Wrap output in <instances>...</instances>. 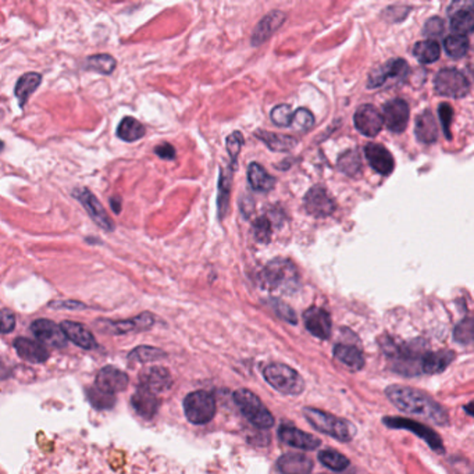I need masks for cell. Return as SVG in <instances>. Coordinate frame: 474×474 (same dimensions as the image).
Returning a JSON list of instances; mask_svg holds the SVG:
<instances>
[{"instance_id":"1","label":"cell","mask_w":474,"mask_h":474,"mask_svg":"<svg viewBox=\"0 0 474 474\" xmlns=\"http://www.w3.org/2000/svg\"><path fill=\"white\" fill-rule=\"evenodd\" d=\"M388 399L399 409L411 416H420L434 424L445 426L449 421L448 413L427 394L402 385H391L385 389Z\"/></svg>"},{"instance_id":"2","label":"cell","mask_w":474,"mask_h":474,"mask_svg":"<svg viewBox=\"0 0 474 474\" xmlns=\"http://www.w3.org/2000/svg\"><path fill=\"white\" fill-rule=\"evenodd\" d=\"M262 285L270 291L292 293L299 286V276L295 264L286 259L271 260L262 271Z\"/></svg>"},{"instance_id":"3","label":"cell","mask_w":474,"mask_h":474,"mask_svg":"<svg viewBox=\"0 0 474 474\" xmlns=\"http://www.w3.org/2000/svg\"><path fill=\"white\" fill-rule=\"evenodd\" d=\"M303 414L306 420L318 431L334 437L338 441L348 443L355 436V427L343 419H338L330 413L318 411L315 408H305Z\"/></svg>"},{"instance_id":"4","label":"cell","mask_w":474,"mask_h":474,"mask_svg":"<svg viewBox=\"0 0 474 474\" xmlns=\"http://www.w3.org/2000/svg\"><path fill=\"white\" fill-rule=\"evenodd\" d=\"M263 376L266 381L284 395H299L305 389V379L284 363H270L264 367Z\"/></svg>"},{"instance_id":"5","label":"cell","mask_w":474,"mask_h":474,"mask_svg":"<svg viewBox=\"0 0 474 474\" xmlns=\"http://www.w3.org/2000/svg\"><path fill=\"white\" fill-rule=\"evenodd\" d=\"M234 401L241 413L252 423L254 427L269 430L274 426V417L270 411L262 404L259 397L252 391L241 388L234 394Z\"/></svg>"},{"instance_id":"6","label":"cell","mask_w":474,"mask_h":474,"mask_svg":"<svg viewBox=\"0 0 474 474\" xmlns=\"http://www.w3.org/2000/svg\"><path fill=\"white\" fill-rule=\"evenodd\" d=\"M216 399L208 391H195L184 399V413L192 424H206L216 414Z\"/></svg>"},{"instance_id":"7","label":"cell","mask_w":474,"mask_h":474,"mask_svg":"<svg viewBox=\"0 0 474 474\" xmlns=\"http://www.w3.org/2000/svg\"><path fill=\"white\" fill-rule=\"evenodd\" d=\"M437 94L446 97L460 99L469 95L470 82L463 72L455 68H443L437 72L434 80Z\"/></svg>"},{"instance_id":"8","label":"cell","mask_w":474,"mask_h":474,"mask_svg":"<svg viewBox=\"0 0 474 474\" xmlns=\"http://www.w3.org/2000/svg\"><path fill=\"white\" fill-rule=\"evenodd\" d=\"M74 196L80 200V203L84 206V209L88 212L90 217L103 230L112 232L114 231V222L110 219V216L107 215V212L104 210V208L100 205V202L97 200L95 195L91 190L87 188H81V190H74Z\"/></svg>"},{"instance_id":"9","label":"cell","mask_w":474,"mask_h":474,"mask_svg":"<svg viewBox=\"0 0 474 474\" xmlns=\"http://www.w3.org/2000/svg\"><path fill=\"white\" fill-rule=\"evenodd\" d=\"M384 424H387L391 429H402V430H409L411 433H414L416 436H419L420 438H423L426 443H429L434 451L437 452H443V445L440 436L427 429L426 426L413 421L411 419H399V417H385L384 419Z\"/></svg>"},{"instance_id":"10","label":"cell","mask_w":474,"mask_h":474,"mask_svg":"<svg viewBox=\"0 0 474 474\" xmlns=\"http://www.w3.org/2000/svg\"><path fill=\"white\" fill-rule=\"evenodd\" d=\"M448 16L451 18V30L456 35L466 36L473 32V4L470 1H455L448 9Z\"/></svg>"},{"instance_id":"11","label":"cell","mask_w":474,"mask_h":474,"mask_svg":"<svg viewBox=\"0 0 474 474\" xmlns=\"http://www.w3.org/2000/svg\"><path fill=\"white\" fill-rule=\"evenodd\" d=\"M382 122L392 132L401 134L406 129L409 122V106L402 99H394L384 104Z\"/></svg>"},{"instance_id":"12","label":"cell","mask_w":474,"mask_h":474,"mask_svg":"<svg viewBox=\"0 0 474 474\" xmlns=\"http://www.w3.org/2000/svg\"><path fill=\"white\" fill-rule=\"evenodd\" d=\"M408 74H409V64L406 63L404 59H392L388 63L384 64L382 67L372 71L367 87L379 88L391 78L404 81L406 80Z\"/></svg>"},{"instance_id":"13","label":"cell","mask_w":474,"mask_h":474,"mask_svg":"<svg viewBox=\"0 0 474 474\" xmlns=\"http://www.w3.org/2000/svg\"><path fill=\"white\" fill-rule=\"evenodd\" d=\"M355 126L366 136H376L384 126L382 116L379 110L372 104H362L355 112Z\"/></svg>"},{"instance_id":"14","label":"cell","mask_w":474,"mask_h":474,"mask_svg":"<svg viewBox=\"0 0 474 474\" xmlns=\"http://www.w3.org/2000/svg\"><path fill=\"white\" fill-rule=\"evenodd\" d=\"M33 335L45 345L50 348H64L67 345V340L62 328L50 320L39 318L31 324Z\"/></svg>"},{"instance_id":"15","label":"cell","mask_w":474,"mask_h":474,"mask_svg":"<svg viewBox=\"0 0 474 474\" xmlns=\"http://www.w3.org/2000/svg\"><path fill=\"white\" fill-rule=\"evenodd\" d=\"M303 206L313 217H327L335 210V203L321 187H315L305 195Z\"/></svg>"},{"instance_id":"16","label":"cell","mask_w":474,"mask_h":474,"mask_svg":"<svg viewBox=\"0 0 474 474\" xmlns=\"http://www.w3.org/2000/svg\"><path fill=\"white\" fill-rule=\"evenodd\" d=\"M128 382L129 379L124 372L113 366H106L97 373L95 387L106 394L114 395L116 392L124 391Z\"/></svg>"},{"instance_id":"17","label":"cell","mask_w":474,"mask_h":474,"mask_svg":"<svg viewBox=\"0 0 474 474\" xmlns=\"http://www.w3.org/2000/svg\"><path fill=\"white\" fill-rule=\"evenodd\" d=\"M279 437L286 445L296 448V449H303V451H315L321 443V441L315 436L305 433L299 429H295L292 426H286V424H283L280 427Z\"/></svg>"},{"instance_id":"18","label":"cell","mask_w":474,"mask_h":474,"mask_svg":"<svg viewBox=\"0 0 474 474\" xmlns=\"http://www.w3.org/2000/svg\"><path fill=\"white\" fill-rule=\"evenodd\" d=\"M308 331L320 340H328L331 334V317L321 308H311L303 313Z\"/></svg>"},{"instance_id":"19","label":"cell","mask_w":474,"mask_h":474,"mask_svg":"<svg viewBox=\"0 0 474 474\" xmlns=\"http://www.w3.org/2000/svg\"><path fill=\"white\" fill-rule=\"evenodd\" d=\"M365 155L369 164L381 176H388L395 167V161L388 149L379 144H369L365 148Z\"/></svg>"},{"instance_id":"20","label":"cell","mask_w":474,"mask_h":474,"mask_svg":"<svg viewBox=\"0 0 474 474\" xmlns=\"http://www.w3.org/2000/svg\"><path fill=\"white\" fill-rule=\"evenodd\" d=\"M131 402L135 411L145 419H152L158 411V401L156 394L142 384L136 388Z\"/></svg>"},{"instance_id":"21","label":"cell","mask_w":474,"mask_h":474,"mask_svg":"<svg viewBox=\"0 0 474 474\" xmlns=\"http://www.w3.org/2000/svg\"><path fill=\"white\" fill-rule=\"evenodd\" d=\"M60 328L65 338H68L71 343H74L80 348L87 349V350L95 348V337L84 324L74 323V321H63Z\"/></svg>"},{"instance_id":"22","label":"cell","mask_w":474,"mask_h":474,"mask_svg":"<svg viewBox=\"0 0 474 474\" xmlns=\"http://www.w3.org/2000/svg\"><path fill=\"white\" fill-rule=\"evenodd\" d=\"M285 14L283 11H271L267 14L254 28L251 38L253 46H259L264 41H267L274 32L277 31L284 23Z\"/></svg>"},{"instance_id":"23","label":"cell","mask_w":474,"mask_h":474,"mask_svg":"<svg viewBox=\"0 0 474 474\" xmlns=\"http://www.w3.org/2000/svg\"><path fill=\"white\" fill-rule=\"evenodd\" d=\"M277 468L283 474H311L313 462L302 453H285L279 459Z\"/></svg>"},{"instance_id":"24","label":"cell","mask_w":474,"mask_h":474,"mask_svg":"<svg viewBox=\"0 0 474 474\" xmlns=\"http://www.w3.org/2000/svg\"><path fill=\"white\" fill-rule=\"evenodd\" d=\"M14 348L18 356L30 363H43L49 359V352L41 343L28 338H17L14 341Z\"/></svg>"},{"instance_id":"25","label":"cell","mask_w":474,"mask_h":474,"mask_svg":"<svg viewBox=\"0 0 474 474\" xmlns=\"http://www.w3.org/2000/svg\"><path fill=\"white\" fill-rule=\"evenodd\" d=\"M416 136L421 144H434L438 138V126L430 110L416 119Z\"/></svg>"},{"instance_id":"26","label":"cell","mask_w":474,"mask_h":474,"mask_svg":"<svg viewBox=\"0 0 474 474\" xmlns=\"http://www.w3.org/2000/svg\"><path fill=\"white\" fill-rule=\"evenodd\" d=\"M455 353L451 350H438V352H427L421 357V370L424 373H441L451 362L453 360Z\"/></svg>"},{"instance_id":"27","label":"cell","mask_w":474,"mask_h":474,"mask_svg":"<svg viewBox=\"0 0 474 474\" xmlns=\"http://www.w3.org/2000/svg\"><path fill=\"white\" fill-rule=\"evenodd\" d=\"M41 84H42V75L39 72H27L20 77V80L16 84L14 94L17 96L21 107L27 104L28 99L39 88Z\"/></svg>"},{"instance_id":"28","label":"cell","mask_w":474,"mask_h":474,"mask_svg":"<svg viewBox=\"0 0 474 474\" xmlns=\"http://www.w3.org/2000/svg\"><path fill=\"white\" fill-rule=\"evenodd\" d=\"M334 355L341 363H344L347 367H349L350 370H355V372L360 370L365 365V359H363L362 352L353 345L338 344L334 348Z\"/></svg>"},{"instance_id":"29","label":"cell","mask_w":474,"mask_h":474,"mask_svg":"<svg viewBox=\"0 0 474 474\" xmlns=\"http://www.w3.org/2000/svg\"><path fill=\"white\" fill-rule=\"evenodd\" d=\"M248 180L253 190L269 192L276 187V180L260 164L252 163L248 168Z\"/></svg>"},{"instance_id":"30","label":"cell","mask_w":474,"mask_h":474,"mask_svg":"<svg viewBox=\"0 0 474 474\" xmlns=\"http://www.w3.org/2000/svg\"><path fill=\"white\" fill-rule=\"evenodd\" d=\"M256 136L263 141L274 152H288L296 146V139L292 136H285L280 134H273L267 131H257Z\"/></svg>"},{"instance_id":"31","label":"cell","mask_w":474,"mask_h":474,"mask_svg":"<svg viewBox=\"0 0 474 474\" xmlns=\"http://www.w3.org/2000/svg\"><path fill=\"white\" fill-rule=\"evenodd\" d=\"M146 128L134 117H124L117 126V136L126 142H135L144 138Z\"/></svg>"},{"instance_id":"32","label":"cell","mask_w":474,"mask_h":474,"mask_svg":"<svg viewBox=\"0 0 474 474\" xmlns=\"http://www.w3.org/2000/svg\"><path fill=\"white\" fill-rule=\"evenodd\" d=\"M413 55L420 63H434L440 59L441 48H440L438 42H436V41H430V39L429 41H421V42L414 45Z\"/></svg>"},{"instance_id":"33","label":"cell","mask_w":474,"mask_h":474,"mask_svg":"<svg viewBox=\"0 0 474 474\" xmlns=\"http://www.w3.org/2000/svg\"><path fill=\"white\" fill-rule=\"evenodd\" d=\"M142 385L148 387L151 391H153L156 394V392L167 389L171 385V377H170V375L166 369L153 367L145 375V379H144Z\"/></svg>"},{"instance_id":"34","label":"cell","mask_w":474,"mask_h":474,"mask_svg":"<svg viewBox=\"0 0 474 474\" xmlns=\"http://www.w3.org/2000/svg\"><path fill=\"white\" fill-rule=\"evenodd\" d=\"M318 460L334 472H343L349 466V459L334 449H324L318 452Z\"/></svg>"},{"instance_id":"35","label":"cell","mask_w":474,"mask_h":474,"mask_svg":"<svg viewBox=\"0 0 474 474\" xmlns=\"http://www.w3.org/2000/svg\"><path fill=\"white\" fill-rule=\"evenodd\" d=\"M443 48L445 52L453 58V59H460L466 56L469 50V39L468 36H460V35H451L443 41Z\"/></svg>"},{"instance_id":"36","label":"cell","mask_w":474,"mask_h":474,"mask_svg":"<svg viewBox=\"0 0 474 474\" xmlns=\"http://www.w3.org/2000/svg\"><path fill=\"white\" fill-rule=\"evenodd\" d=\"M338 167L349 177H356L362 171V158L356 151H348L338 160Z\"/></svg>"},{"instance_id":"37","label":"cell","mask_w":474,"mask_h":474,"mask_svg":"<svg viewBox=\"0 0 474 474\" xmlns=\"http://www.w3.org/2000/svg\"><path fill=\"white\" fill-rule=\"evenodd\" d=\"M116 65H117V62L113 56L110 55H95V56H91L88 58L87 60V67L94 70L96 72H100V74H112L114 70H116Z\"/></svg>"},{"instance_id":"38","label":"cell","mask_w":474,"mask_h":474,"mask_svg":"<svg viewBox=\"0 0 474 474\" xmlns=\"http://www.w3.org/2000/svg\"><path fill=\"white\" fill-rule=\"evenodd\" d=\"M313 126H315V116L312 114V112H309L305 107H301L292 114V120H291L289 126H292L295 131L303 132V131H309Z\"/></svg>"},{"instance_id":"39","label":"cell","mask_w":474,"mask_h":474,"mask_svg":"<svg viewBox=\"0 0 474 474\" xmlns=\"http://www.w3.org/2000/svg\"><path fill=\"white\" fill-rule=\"evenodd\" d=\"M271 222L267 217H259L253 222L252 235L257 242L269 244L271 239Z\"/></svg>"},{"instance_id":"40","label":"cell","mask_w":474,"mask_h":474,"mask_svg":"<svg viewBox=\"0 0 474 474\" xmlns=\"http://www.w3.org/2000/svg\"><path fill=\"white\" fill-rule=\"evenodd\" d=\"M292 109L288 104H279L271 112V122L279 126H291L292 120Z\"/></svg>"},{"instance_id":"41","label":"cell","mask_w":474,"mask_h":474,"mask_svg":"<svg viewBox=\"0 0 474 474\" xmlns=\"http://www.w3.org/2000/svg\"><path fill=\"white\" fill-rule=\"evenodd\" d=\"M90 399L96 408H100V409H109L114 405V397L112 394H106V392L97 389L96 387L91 389Z\"/></svg>"},{"instance_id":"42","label":"cell","mask_w":474,"mask_h":474,"mask_svg":"<svg viewBox=\"0 0 474 474\" xmlns=\"http://www.w3.org/2000/svg\"><path fill=\"white\" fill-rule=\"evenodd\" d=\"M472 333H473V324H472V318L468 317L465 318L455 330V338L459 343L463 344H470L472 343Z\"/></svg>"},{"instance_id":"43","label":"cell","mask_w":474,"mask_h":474,"mask_svg":"<svg viewBox=\"0 0 474 474\" xmlns=\"http://www.w3.org/2000/svg\"><path fill=\"white\" fill-rule=\"evenodd\" d=\"M242 145H244V136H242V134L238 132V131L234 132V134H231V135L227 138V151H228L230 156L232 158V163H234V164H235V160H237V156H238V153H239Z\"/></svg>"},{"instance_id":"44","label":"cell","mask_w":474,"mask_h":474,"mask_svg":"<svg viewBox=\"0 0 474 474\" xmlns=\"http://www.w3.org/2000/svg\"><path fill=\"white\" fill-rule=\"evenodd\" d=\"M16 327V316L6 309L0 311V334H9Z\"/></svg>"},{"instance_id":"45","label":"cell","mask_w":474,"mask_h":474,"mask_svg":"<svg viewBox=\"0 0 474 474\" xmlns=\"http://www.w3.org/2000/svg\"><path fill=\"white\" fill-rule=\"evenodd\" d=\"M440 110V117H441V123H443V132L446 135L448 139H451V123H452V117H453V110L448 103H443L438 107Z\"/></svg>"},{"instance_id":"46","label":"cell","mask_w":474,"mask_h":474,"mask_svg":"<svg viewBox=\"0 0 474 474\" xmlns=\"http://www.w3.org/2000/svg\"><path fill=\"white\" fill-rule=\"evenodd\" d=\"M443 31V21L440 17H433L426 23L424 33L429 36H440Z\"/></svg>"},{"instance_id":"47","label":"cell","mask_w":474,"mask_h":474,"mask_svg":"<svg viewBox=\"0 0 474 474\" xmlns=\"http://www.w3.org/2000/svg\"><path fill=\"white\" fill-rule=\"evenodd\" d=\"M271 303H273V308L276 309V312H277L280 316L283 317V318H285L286 321H289V323H292V324L296 323V316H295L293 311H292L289 306H286L283 302H280V301H277V299H273Z\"/></svg>"},{"instance_id":"48","label":"cell","mask_w":474,"mask_h":474,"mask_svg":"<svg viewBox=\"0 0 474 474\" xmlns=\"http://www.w3.org/2000/svg\"><path fill=\"white\" fill-rule=\"evenodd\" d=\"M228 177H224L222 173V180H220V196H219V209H220V215L225 213L227 205H228V192H230V180H227Z\"/></svg>"},{"instance_id":"49","label":"cell","mask_w":474,"mask_h":474,"mask_svg":"<svg viewBox=\"0 0 474 474\" xmlns=\"http://www.w3.org/2000/svg\"><path fill=\"white\" fill-rule=\"evenodd\" d=\"M135 356L141 360H151V359H158L160 356H164V353L158 352V349L139 348L136 349L134 353H131V357Z\"/></svg>"},{"instance_id":"50","label":"cell","mask_w":474,"mask_h":474,"mask_svg":"<svg viewBox=\"0 0 474 474\" xmlns=\"http://www.w3.org/2000/svg\"><path fill=\"white\" fill-rule=\"evenodd\" d=\"M155 153L158 158L164 160H173L176 158V149L170 144H161L155 149Z\"/></svg>"},{"instance_id":"51","label":"cell","mask_w":474,"mask_h":474,"mask_svg":"<svg viewBox=\"0 0 474 474\" xmlns=\"http://www.w3.org/2000/svg\"><path fill=\"white\" fill-rule=\"evenodd\" d=\"M110 206L113 209V212L116 215H120L122 213V208H123V202H122V198L120 196H114L110 199Z\"/></svg>"},{"instance_id":"52","label":"cell","mask_w":474,"mask_h":474,"mask_svg":"<svg viewBox=\"0 0 474 474\" xmlns=\"http://www.w3.org/2000/svg\"><path fill=\"white\" fill-rule=\"evenodd\" d=\"M3 148H4V144H3V142H1V141H0V152H1V151H3Z\"/></svg>"},{"instance_id":"53","label":"cell","mask_w":474,"mask_h":474,"mask_svg":"<svg viewBox=\"0 0 474 474\" xmlns=\"http://www.w3.org/2000/svg\"><path fill=\"white\" fill-rule=\"evenodd\" d=\"M321 474H324V473H321Z\"/></svg>"}]
</instances>
